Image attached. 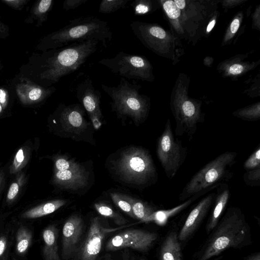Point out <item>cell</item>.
Listing matches in <instances>:
<instances>
[{
  "mask_svg": "<svg viewBox=\"0 0 260 260\" xmlns=\"http://www.w3.org/2000/svg\"><path fill=\"white\" fill-rule=\"evenodd\" d=\"M54 182L67 189L76 190L85 186L87 177L83 170L55 171Z\"/></svg>",
  "mask_w": 260,
  "mask_h": 260,
  "instance_id": "16",
  "label": "cell"
},
{
  "mask_svg": "<svg viewBox=\"0 0 260 260\" xmlns=\"http://www.w3.org/2000/svg\"><path fill=\"white\" fill-rule=\"evenodd\" d=\"M243 167L247 171L260 167V147L259 145L245 161Z\"/></svg>",
  "mask_w": 260,
  "mask_h": 260,
  "instance_id": "32",
  "label": "cell"
},
{
  "mask_svg": "<svg viewBox=\"0 0 260 260\" xmlns=\"http://www.w3.org/2000/svg\"><path fill=\"white\" fill-rule=\"evenodd\" d=\"M174 3L176 6L180 10L183 9L186 5L185 1L183 0H175Z\"/></svg>",
  "mask_w": 260,
  "mask_h": 260,
  "instance_id": "43",
  "label": "cell"
},
{
  "mask_svg": "<svg viewBox=\"0 0 260 260\" xmlns=\"http://www.w3.org/2000/svg\"><path fill=\"white\" fill-rule=\"evenodd\" d=\"M244 260H260V253L257 252L247 257Z\"/></svg>",
  "mask_w": 260,
  "mask_h": 260,
  "instance_id": "45",
  "label": "cell"
},
{
  "mask_svg": "<svg viewBox=\"0 0 260 260\" xmlns=\"http://www.w3.org/2000/svg\"><path fill=\"white\" fill-rule=\"evenodd\" d=\"M99 43L96 40L73 43L43 52L37 74L40 85L51 87L62 77L78 70L96 51Z\"/></svg>",
  "mask_w": 260,
  "mask_h": 260,
  "instance_id": "1",
  "label": "cell"
},
{
  "mask_svg": "<svg viewBox=\"0 0 260 260\" xmlns=\"http://www.w3.org/2000/svg\"><path fill=\"white\" fill-rule=\"evenodd\" d=\"M244 68L240 64H233L229 69L230 73L233 75H236L241 73L243 71Z\"/></svg>",
  "mask_w": 260,
  "mask_h": 260,
  "instance_id": "40",
  "label": "cell"
},
{
  "mask_svg": "<svg viewBox=\"0 0 260 260\" xmlns=\"http://www.w3.org/2000/svg\"><path fill=\"white\" fill-rule=\"evenodd\" d=\"M5 181V174L3 170H0V192Z\"/></svg>",
  "mask_w": 260,
  "mask_h": 260,
  "instance_id": "44",
  "label": "cell"
},
{
  "mask_svg": "<svg viewBox=\"0 0 260 260\" xmlns=\"http://www.w3.org/2000/svg\"><path fill=\"white\" fill-rule=\"evenodd\" d=\"M207 191L198 193L190 198L187 201L184 202L183 204L172 209L167 210L156 211L146 218L143 222L153 221L158 225H164L166 224L169 218L187 207L193 201L198 198L199 197L204 194Z\"/></svg>",
  "mask_w": 260,
  "mask_h": 260,
  "instance_id": "20",
  "label": "cell"
},
{
  "mask_svg": "<svg viewBox=\"0 0 260 260\" xmlns=\"http://www.w3.org/2000/svg\"><path fill=\"white\" fill-rule=\"evenodd\" d=\"M129 200L136 219H139L141 222L156 211L153 207L145 202L129 196Z\"/></svg>",
  "mask_w": 260,
  "mask_h": 260,
  "instance_id": "23",
  "label": "cell"
},
{
  "mask_svg": "<svg viewBox=\"0 0 260 260\" xmlns=\"http://www.w3.org/2000/svg\"><path fill=\"white\" fill-rule=\"evenodd\" d=\"M234 115L246 120H257L260 116L259 105L252 106L250 108L243 109L234 113Z\"/></svg>",
  "mask_w": 260,
  "mask_h": 260,
  "instance_id": "30",
  "label": "cell"
},
{
  "mask_svg": "<svg viewBox=\"0 0 260 260\" xmlns=\"http://www.w3.org/2000/svg\"><path fill=\"white\" fill-rule=\"evenodd\" d=\"M9 102V93L8 91L4 88H0V115L6 108Z\"/></svg>",
  "mask_w": 260,
  "mask_h": 260,
  "instance_id": "38",
  "label": "cell"
},
{
  "mask_svg": "<svg viewBox=\"0 0 260 260\" xmlns=\"http://www.w3.org/2000/svg\"><path fill=\"white\" fill-rule=\"evenodd\" d=\"M53 5L52 0H41L38 1L32 8L29 17L26 19L27 23L36 22L37 26H40L48 17L49 12Z\"/></svg>",
  "mask_w": 260,
  "mask_h": 260,
  "instance_id": "22",
  "label": "cell"
},
{
  "mask_svg": "<svg viewBox=\"0 0 260 260\" xmlns=\"http://www.w3.org/2000/svg\"><path fill=\"white\" fill-rule=\"evenodd\" d=\"M54 87H44L24 79L16 86L17 95L24 105H30L42 102L55 91Z\"/></svg>",
  "mask_w": 260,
  "mask_h": 260,
  "instance_id": "13",
  "label": "cell"
},
{
  "mask_svg": "<svg viewBox=\"0 0 260 260\" xmlns=\"http://www.w3.org/2000/svg\"><path fill=\"white\" fill-rule=\"evenodd\" d=\"M101 88L112 100L111 106L120 117H128L140 123L146 118L148 110L147 98L139 90L140 85L121 77L116 86L102 84Z\"/></svg>",
  "mask_w": 260,
  "mask_h": 260,
  "instance_id": "5",
  "label": "cell"
},
{
  "mask_svg": "<svg viewBox=\"0 0 260 260\" xmlns=\"http://www.w3.org/2000/svg\"><path fill=\"white\" fill-rule=\"evenodd\" d=\"M140 260H146V259H144V258H141V259H140Z\"/></svg>",
  "mask_w": 260,
  "mask_h": 260,
  "instance_id": "48",
  "label": "cell"
},
{
  "mask_svg": "<svg viewBox=\"0 0 260 260\" xmlns=\"http://www.w3.org/2000/svg\"><path fill=\"white\" fill-rule=\"evenodd\" d=\"M112 36L107 21L92 16L81 17L70 20L63 27L42 38L37 48L45 52L90 40L98 41L107 48Z\"/></svg>",
  "mask_w": 260,
  "mask_h": 260,
  "instance_id": "2",
  "label": "cell"
},
{
  "mask_svg": "<svg viewBox=\"0 0 260 260\" xmlns=\"http://www.w3.org/2000/svg\"><path fill=\"white\" fill-rule=\"evenodd\" d=\"M164 9L171 19H176L180 15V10L173 1H167L163 4Z\"/></svg>",
  "mask_w": 260,
  "mask_h": 260,
  "instance_id": "33",
  "label": "cell"
},
{
  "mask_svg": "<svg viewBox=\"0 0 260 260\" xmlns=\"http://www.w3.org/2000/svg\"><path fill=\"white\" fill-rule=\"evenodd\" d=\"M111 198L114 203L130 217L136 219L133 213L129 196L118 193H110Z\"/></svg>",
  "mask_w": 260,
  "mask_h": 260,
  "instance_id": "26",
  "label": "cell"
},
{
  "mask_svg": "<svg viewBox=\"0 0 260 260\" xmlns=\"http://www.w3.org/2000/svg\"><path fill=\"white\" fill-rule=\"evenodd\" d=\"M87 0H66L63 3L62 7L66 11L75 9L85 4Z\"/></svg>",
  "mask_w": 260,
  "mask_h": 260,
  "instance_id": "36",
  "label": "cell"
},
{
  "mask_svg": "<svg viewBox=\"0 0 260 260\" xmlns=\"http://www.w3.org/2000/svg\"><path fill=\"white\" fill-rule=\"evenodd\" d=\"M54 166L55 171L83 170L79 164L64 156L57 157L55 159Z\"/></svg>",
  "mask_w": 260,
  "mask_h": 260,
  "instance_id": "29",
  "label": "cell"
},
{
  "mask_svg": "<svg viewBox=\"0 0 260 260\" xmlns=\"http://www.w3.org/2000/svg\"><path fill=\"white\" fill-rule=\"evenodd\" d=\"M236 152L226 151L210 161L196 173L183 188L179 200L183 201L203 192H208L228 181L237 161Z\"/></svg>",
  "mask_w": 260,
  "mask_h": 260,
  "instance_id": "4",
  "label": "cell"
},
{
  "mask_svg": "<svg viewBox=\"0 0 260 260\" xmlns=\"http://www.w3.org/2000/svg\"><path fill=\"white\" fill-rule=\"evenodd\" d=\"M76 93L77 99L87 112L94 127L98 129L102 125L101 92L94 88L92 80L87 77L77 84Z\"/></svg>",
  "mask_w": 260,
  "mask_h": 260,
  "instance_id": "11",
  "label": "cell"
},
{
  "mask_svg": "<svg viewBox=\"0 0 260 260\" xmlns=\"http://www.w3.org/2000/svg\"><path fill=\"white\" fill-rule=\"evenodd\" d=\"M9 35L8 27L0 20V38H5Z\"/></svg>",
  "mask_w": 260,
  "mask_h": 260,
  "instance_id": "41",
  "label": "cell"
},
{
  "mask_svg": "<svg viewBox=\"0 0 260 260\" xmlns=\"http://www.w3.org/2000/svg\"><path fill=\"white\" fill-rule=\"evenodd\" d=\"M123 258L124 260H135L127 252L123 254Z\"/></svg>",
  "mask_w": 260,
  "mask_h": 260,
  "instance_id": "47",
  "label": "cell"
},
{
  "mask_svg": "<svg viewBox=\"0 0 260 260\" xmlns=\"http://www.w3.org/2000/svg\"><path fill=\"white\" fill-rule=\"evenodd\" d=\"M160 260H182V253L178 235L170 233L165 240L160 249Z\"/></svg>",
  "mask_w": 260,
  "mask_h": 260,
  "instance_id": "19",
  "label": "cell"
},
{
  "mask_svg": "<svg viewBox=\"0 0 260 260\" xmlns=\"http://www.w3.org/2000/svg\"><path fill=\"white\" fill-rule=\"evenodd\" d=\"M58 230L54 224L48 226L43 231L42 253L44 260H61L58 252Z\"/></svg>",
  "mask_w": 260,
  "mask_h": 260,
  "instance_id": "18",
  "label": "cell"
},
{
  "mask_svg": "<svg viewBox=\"0 0 260 260\" xmlns=\"http://www.w3.org/2000/svg\"><path fill=\"white\" fill-rule=\"evenodd\" d=\"M84 223L81 216L74 214L64 222L62 231L61 256L68 260L75 255L83 241Z\"/></svg>",
  "mask_w": 260,
  "mask_h": 260,
  "instance_id": "12",
  "label": "cell"
},
{
  "mask_svg": "<svg viewBox=\"0 0 260 260\" xmlns=\"http://www.w3.org/2000/svg\"><path fill=\"white\" fill-rule=\"evenodd\" d=\"M215 24V20H213L212 21H211L208 24L207 27V31L208 32H210L212 29V28H213V27L214 26Z\"/></svg>",
  "mask_w": 260,
  "mask_h": 260,
  "instance_id": "46",
  "label": "cell"
},
{
  "mask_svg": "<svg viewBox=\"0 0 260 260\" xmlns=\"http://www.w3.org/2000/svg\"><path fill=\"white\" fill-rule=\"evenodd\" d=\"M112 231L104 225L100 217L91 218L88 232L75 254L76 260H95L106 236Z\"/></svg>",
  "mask_w": 260,
  "mask_h": 260,
  "instance_id": "10",
  "label": "cell"
},
{
  "mask_svg": "<svg viewBox=\"0 0 260 260\" xmlns=\"http://www.w3.org/2000/svg\"><path fill=\"white\" fill-rule=\"evenodd\" d=\"M66 203L63 200H54L43 203L33 207L21 215V217L25 219H35L50 214Z\"/></svg>",
  "mask_w": 260,
  "mask_h": 260,
  "instance_id": "21",
  "label": "cell"
},
{
  "mask_svg": "<svg viewBox=\"0 0 260 260\" xmlns=\"http://www.w3.org/2000/svg\"><path fill=\"white\" fill-rule=\"evenodd\" d=\"M32 233L24 226L20 227L16 236V249L20 254H23L27 251L32 241Z\"/></svg>",
  "mask_w": 260,
  "mask_h": 260,
  "instance_id": "24",
  "label": "cell"
},
{
  "mask_svg": "<svg viewBox=\"0 0 260 260\" xmlns=\"http://www.w3.org/2000/svg\"><path fill=\"white\" fill-rule=\"evenodd\" d=\"M240 25L239 20L238 19H234L230 26V29L232 33H236Z\"/></svg>",
  "mask_w": 260,
  "mask_h": 260,
  "instance_id": "42",
  "label": "cell"
},
{
  "mask_svg": "<svg viewBox=\"0 0 260 260\" xmlns=\"http://www.w3.org/2000/svg\"><path fill=\"white\" fill-rule=\"evenodd\" d=\"M157 238V235L143 230H127L112 237L106 245L108 251L132 248L141 252L147 251Z\"/></svg>",
  "mask_w": 260,
  "mask_h": 260,
  "instance_id": "9",
  "label": "cell"
},
{
  "mask_svg": "<svg viewBox=\"0 0 260 260\" xmlns=\"http://www.w3.org/2000/svg\"><path fill=\"white\" fill-rule=\"evenodd\" d=\"M58 115L60 121L66 131L79 133L86 127L84 111L79 104L60 105Z\"/></svg>",
  "mask_w": 260,
  "mask_h": 260,
  "instance_id": "15",
  "label": "cell"
},
{
  "mask_svg": "<svg viewBox=\"0 0 260 260\" xmlns=\"http://www.w3.org/2000/svg\"><path fill=\"white\" fill-rule=\"evenodd\" d=\"M131 6L136 15L145 14L149 10L148 5L143 1H135L132 2Z\"/></svg>",
  "mask_w": 260,
  "mask_h": 260,
  "instance_id": "35",
  "label": "cell"
},
{
  "mask_svg": "<svg viewBox=\"0 0 260 260\" xmlns=\"http://www.w3.org/2000/svg\"><path fill=\"white\" fill-rule=\"evenodd\" d=\"M117 169L123 179L137 185H145L157 178L152 157L142 148L132 147L122 152Z\"/></svg>",
  "mask_w": 260,
  "mask_h": 260,
  "instance_id": "6",
  "label": "cell"
},
{
  "mask_svg": "<svg viewBox=\"0 0 260 260\" xmlns=\"http://www.w3.org/2000/svg\"><path fill=\"white\" fill-rule=\"evenodd\" d=\"M230 195V189L226 184H221L218 188L213 202V208L206 227L207 232L212 230L217 225L220 216L228 203Z\"/></svg>",
  "mask_w": 260,
  "mask_h": 260,
  "instance_id": "17",
  "label": "cell"
},
{
  "mask_svg": "<svg viewBox=\"0 0 260 260\" xmlns=\"http://www.w3.org/2000/svg\"><path fill=\"white\" fill-rule=\"evenodd\" d=\"M244 181L248 186H255L260 184V167L247 171L243 176Z\"/></svg>",
  "mask_w": 260,
  "mask_h": 260,
  "instance_id": "31",
  "label": "cell"
},
{
  "mask_svg": "<svg viewBox=\"0 0 260 260\" xmlns=\"http://www.w3.org/2000/svg\"><path fill=\"white\" fill-rule=\"evenodd\" d=\"M128 0H103L99 6V12L103 14H110L120 9H124Z\"/></svg>",
  "mask_w": 260,
  "mask_h": 260,
  "instance_id": "27",
  "label": "cell"
},
{
  "mask_svg": "<svg viewBox=\"0 0 260 260\" xmlns=\"http://www.w3.org/2000/svg\"><path fill=\"white\" fill-rule=\"evenodd\" d=\"M22 177H20V180L13 182L10 185L7 195V201L8 203L12 202L16 198L22 185Z\"/></svg>",
  "mask_w": 260,
  "mask_h": 260,
  "instance_id": "34",
  "label": "cell"
},
{
  "mask_svg": "<svg viewBox=\"0 0 260 260\" xmlns=\"http://www.w3.org/2000/svg\"><path fill=\"white\" fill-rule=\"evenodd\" d=\"M95 210L101 215L110 218L114 222L119 225L122 226L127 223L128 221L121 215L115 212L109 206L103 203H96L94 205Z\"/></svg>",
  "mask_w": 260,
  "mask_h": 260,
  "instance_id": "25",
  "label": "cell"
},
{
  "mask_svg": "<svg viewBox=\"0 0 260 260\" xmlns=\"http://www.w3.org/2000/svg\"><path fill=\"white\" fill-rule=\"evenodd\" d=\"M156 153L166 175L169 179H172L185 159L187 148L175 138L169 119L158 139Z\"/></svg>",
  "mask_w": 260,
  "mask_h": 260,
  "instance_id": "7",
  "label": "cell"
},
{
  "mask_svg": "<svg viewBox=\"0 0 260 260\" xmlns=\"http://www.w3.org/2000/svg\"><path fill=\"white\" fill-rule=\"evenodd\" d=\"M2 2L14 9L20 10L28 2L27 0H3Z\"/></svg>",
  "mask_w": 260,
  "mask_h": 260,
  "instance_id": "37",
  "label": "cell"
},
{
  "mask_svg": "<svg viewBox=\"0 0 260 260\" xmlns=\"http://www.w3.org/2000/svg\"><path fill=\"white\" fill-rule=\"evenodd\" d=\"M8 245V240L5 236H0V258L6 252Z\"/></svg>",
  "mask_w": 260,
  "mask_h": 260,
  "instance_id": "39",
  "label": "cell"
},
{
  "mask_svg": "<svg viewBox=\"0 0 260 260\" xmlns=\"http://www.w3.org/2000/svg\"><path fill=\"white\" fill-rule=\"evenodd\" d=\"M215 193H212L202 199L188 214L178 235L180 241H184L196 230L213 203Z\"/></svg>",
  "mask_w": 260,
  "mask_h": 260,
  "instance_id": "14",
  "label": "cell"
},
{
  "mask_svg": "<svg viewBox=\"0 0 260 260\" xmlns=\"http://www.w3.org/2000/svg\"><path fill=\"white\" fill-rule=\"evenodd\" d=\"M98 62L126 79H152L151 65L142 56L120 51L113 57L102 58Z\"/></svg>",
  "mask_w": 260,
  "mask_h": 260,
  "instance_id": "8",
  "label": "cell"
},
{
  "mask_svg": "<svg viewBox=\"0 0 260 260\" xmlns=\"http://www.w3.org/2000/svg\"><path fill=\"white\" fill-rule=\"evenodd\" d=\"M27 152L26 149L21 148L16 153L13 161L10 168V174H15L20 171L27 161Z\"/></svg>",
  "mask_w": 260,
  "mask_h": 260,
  "instance_id": "28",
  "label": "cell"
},
{
  "mask_svg": "<svg viewBox=\"0 0 260 260\" xmlns=\"http://www.w3.org/2000/svg\"><path fill=\"white\" fill-rule=\"evenodd\" d=\"M249 228L241 211L228 209L208 242L199 260H208L229 248H241L247 244Z\"/></svg>",
  "mask_w": 260,
  "mask_h": 260,
  "instance_id": "3",
  "label": "cell"
}]
</instances>
